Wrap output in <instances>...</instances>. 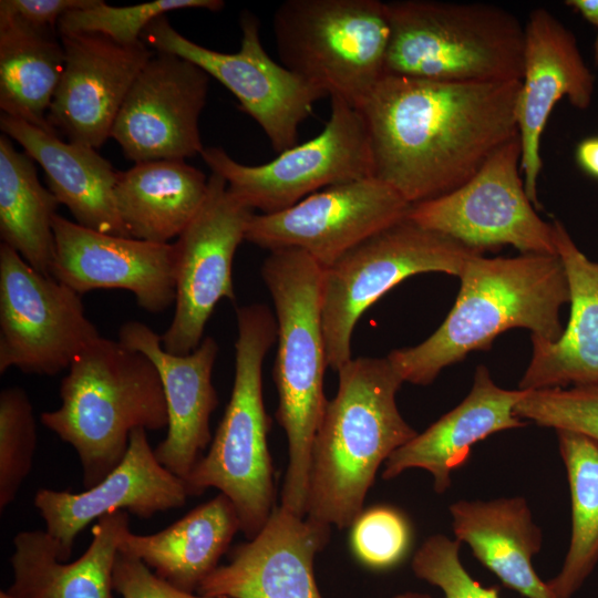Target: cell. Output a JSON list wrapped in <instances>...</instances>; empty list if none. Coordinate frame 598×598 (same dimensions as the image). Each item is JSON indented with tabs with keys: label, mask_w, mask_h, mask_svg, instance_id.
Instances as JSON below:
<instances>
[{
	"label": "cell",
	"mask_w": 598,
	"mask_h": 598,
	"mask_svg": "<svg viewBox=\"0 0 598 598\" xmlns=\"http://www.w3.org/2000/svg\"><path fill=\"white\" fill-rule=\"evenodd\" d=\"M595 76L586 64L574 33L546 9L533 10L525 24L524 69L516 105L520 141V172L536 208L543 167L540 141L550 113L567 97L581 111L592 102Z\"/></svg>",
	"instance_id": "obj_19"
},
{
	"label": "cell",
	"mask_w": 598,
	"mask_h": 598,
	"mask_svg": "<svg viewBox=\"0 0 598 598\" xmlns=\"http://www.w3.org/2000/svg\"><path fill=\"white\" fill-rule=\"evenodd\" d=\"M60 39L64 69L48 122L69 142L96 150L111 137L132 84L155 52L143 41L122 44L96 33Z\"/></svg>",
	"instance_id": "obj_17"
},
{
	"label": "cell",
	"mask_w": 598,
	"mask_h": 598,
	"mask_svg": "<svg viewBox=\"0 0 598 598\" xmlns=\"http://www.w3.org/2000/svg\"><path fill=\"white\" fill-rule=\"evenodd\" d=\"M99 0H1L0 14L16 18L29 25L56 29L68 12L89 8Z\"/></svg>",
	"instance_id": "obj_39"
},
{
	"label": "cell",
	"mask_w": 598,
	"mask_h": 598,
	"mask_svg": "<svg viewBox=\"0 0 598 598\" xmlns=\"http://www.w3.org/2000/svg\"><path fill=\"white\" fill-rule=\"evenodd\" d=\"M392 598H432V597L422 592L406 591V592L398 594L393 596Z\"/></svg>",
	"instance_id": "obj_42"
},
{
	"label": "cell",
	"mask_w": 598,
	"mask_h": 598,
	"mask_svg": "<svg viewBox=\"0 0 598 598\" xmlns=\"http://www.w3.org/2000/svg\"><path fill=\"white\" fill-rule=\"evenodd\" d=\"M514 411L523 421L598 441V384L528 391Z\"/></svg>",
	"instance_id": "obj_35"
},
{
	"label": "cell",
	"mask_w": 598,
	"mask_h": 598,
	"mask_svg": "<svg viewBox=\"0 0 598 598\" xmlns=\"http://www.w3.org/2000/svg\"><path fill=\"white\" fill-rule=\"evenodd\" d=\"M60 203L39 182L34 161L0 136V236L37 271L51 276L55 260L53 219Z\"/></svg>",
	"instance_id": "obj_31"
},
{
	"label": "cell",
	"mask_w": 598,
	"mask_h": 598,
	"mask_svg": "<svg viewBox=\"0 0 598 598\" xmlns=\"http://www.w3.org/2000/svg\"><path fill=\"white\" fill-rule=\"evenodd\" d=\"M52 277L79 295L97 289L131 291L145 311L175 303L173 244H156L83 227L60 215L53 219Z\"/></svg>",
	"instance_id": "obj_20"
},
{
	"label": "cell",
	"mask_w": 598,
	"mask_h": 598,
	"mask_svg": "<svg viewBox=\"0 0 598 598\" xmlns=\"http://www.w3.org/2000/svg\"><path fill=\"white\" fill-rule=\"evenodd\" d=\"M450 514L455 539L467 544L505 586L526 598H551L533 567L543 536L524 497L461 499Z\"/></svg>",
	"instance_id": "obj_27"
},
{
	"label": "cell",
	"mask_w": 598,
	"mask_h": 598,
	"mask_svg": "<svg viewBox=\"0 0 598 598\" xmlns=\"http://www.w3.org/2000/svg\"><path fill=\"white\" fill-rule=\"evenodd\" d=\"M37 425L32 403L20 386L0 393V511L14 501L32 470Z\"/></svg>",
	"instance_id": "obj_34"
},
{
	"label": "cell",
	"mask_w": 598,
	"mask_h": 598,
	"mask_svg": "<svg viewBox=\"0 0 598 598\" xmlns=\"http://www.w3.org/2000/svg\"><path fill=\"white\" fill-rule=\"evenodd\" d=\"M331 526L276 506L261 530L236 546L227 565L199 585L205 598H322L313 575L316 555Z\"/></svg>",
	"instance_id": "obj_21"
},
{
	"label": "cell",
	"mask_w": 598,
	"mask_h": 598,
	"mask_svg": "<svg viewBox=\"0 0 598 598\" xmlns=\"http://www.w3.org/2000/svg\"><path fill=\"white\" fill-rule=\"evenodd\" d=\"M118 341L145 354L157 369L168 426L154 453L164 467L185 480L213 440L209 422L218 405V395L212 372L218 344L214 338L206 337L193 352L172 354L163 348L161 336L141 321L123 323Z\"/></svg>",
	"instance_id": "obj_22"
},
{
	"label": "cell",
	"mask_w": 598,
	"mask_h": 598,
	"mask_svg": "<svg viewBox=\"0 0 598 598\" xmlns=\"http://www.w3.org/2000/svg\"><path fill=\"white\" fill-rule=\"evenodd\" d=\"M520 81L444 82L384 74L357 107L373 176L411 205L466 183L518 135Z\"/></svg>",
	"instance_id": "obj_1"
},
{
	"label": "cell",
	"mask_w": 598,
	"mask_h": 598,
	"mask_svg": "<svg viewBox=\"0 0 598 598\" xmlns=\"http://www.w3.org/2000/svg\"><path fill=\"white\" fill-rule=\"evenodd\" d=\"M2 132L43 168L50 192L68 207L75 223L104 234L128 237L115 202L118 178L94 148L1 113Z\"/></svg>",
	"instance_id": "obj_26"
},
{
	"label": "cell",
	"mask_w": 598,
	"mask_h": 598,
	"mask_svg": "<svg viewBox=\"0 0 598 598\" xmlns=\"http://www.w3.org/2000/svg\"><path fill=\"white\" fill-rule=\"evenodd\" d=\"M58 35L56 29L35 28L0 14L1 112L54 134L48 113L65 60Z\"/></svg>",
	"instance_id": "obj_30"
},
{
	"label": "cell",
	"mask_w": 598,
	"mask_h": 598,
	"mask_svg": "<svg viewBox=\"0 0 598 598\" xmlns=\"http://www.w3.org/2000/svg\"><path fill=\"white\" fill-rule=\"evenodd\" d=\"M351 547L357 558L374 569L390 568L406 555L411 528L405 516L390 506L362 511L351 525Z\"/></svg>",
	"instance_id": "obj_36"
},
{
	"label": "cell",
	"mask_w": 598,
	"mask_h": 598,
	"mask_svg": "<svg viewBox=\"0 0 598 598\" xmlns=\"http://www.w3.org/2000/svg\"><path fill=\"white\" fill-rule=\"evenodd\" d=\"M61 406L42 424L78 453L85 488L124 458L132 431L168 426L157 369L142 352L100 337L71 363L60 384Z\"/></svg>",
	"instance_id": "obj_5"
},
{
	"label": "cell",
	"mask_w": 598,
	"mask_h": 598,
	"mask_svg": "<svg viewBox=\"0 0 598 598\" xmlns=\"http://www.w3.org/2000/svg\"><path fill=\"white\" fill-rule=\"evenodd\" d=\"M592 58H594L595 65L598 66V32H597V35L595 38V42L592 45Z\"/></svg>",
	"instance_id": "obj_43"
},
{
	"label": "cell",
	"mask_w": 598,
	"mask_h": 598,
	"mask_svg": "<svg viewBox=\"0 0 598 598\" xmlns=\"http://www.w3.org/2000/svg\"><path fill=\"white\" fill-rule=\"evenodd\" d=\"M238 530V514L230 499L219 493L155 534L128 530L120 553L138 558L174 587L195 594L219 566Z\"/></svg>",
	"instance_id": "obj_28"
},
{
	"label": "cell",
	"mask_w": 598,
	"mask_h": 598,
	"mask_svg": "<svg viewBox=\"0 0 598 598\" xmlns=\"http://www.w3.org/2000/svg\"><path fill=\"white\" fill-rule=\"evenodd\" d=\"M254 210L234 195L218 174L208 177L206 198L173 244L175 311L161 334L163 348L177 355L193 352L221 299L235 300L234 256L245 240Z\"/></svg>",
	"instance_id": "obj_14"
},
{
	"label": "cell",
	"mask_w": 598,
	"mask_h": 598,
	"mask_svg": "<svg viewBox=\"0 0 598 598\" xmlns=\"http://www.w3.org/2000/svg\"><path fill=\"white\" fill-rule=\"evenodd\" d=\"M113 588L123 598H205L174 587L138 558L120 551L113 570Z\"/></svg>",
	"instance_id": "obj_38"
},
{
	"label": "cell",
	"mask_w": 598,
	"mask_h": 598,
	"mask_svg": "<svg viewBox=\"0 0 598 598\" xmlns=\"http://www.w3.org/2000/svg\"><path fill=\"white\" fill-rule=\"evenodd\" d=\"M276 311V417L288 442L283 508L306 517L313 439L328 400L322 331L323 268L296 248L270 250L261 267Z\"/></svg>",
	"instance_id": "obj_4"
},
{
	"label": "cell",
	"mask_w": 598,
	"mask_h": 598,
	"mask_svg": "<svg viewBox=\"0 0 598 598\" xmlns=\"http://www.w3.org/2000/svg\"><path fill=\"white\" fill-rule=\"evenodd\" d=\"M575 157L586 174L598 179V136L584 138L576 147Z\"/></svg>",
	"instance_id": "obj_40"
},
{
	"label": "cell",
	"mask_w": 598,
	"mask_h": 598,
	"mask_svg": "<svg viewBox=\"0 0 598 598\" xmlns=\"http://www.w3.org/2000/svg\"><path fill=\"white\" fill-rule=\"evenodd\" d=\"M239 22L241 42L236 53L195 43L173 28L166 14L153 20L141 39L155 51L179 55L218 80L258 123L272 150L281 153L297 145L300 124L328 94L268 55L255 13L243 11Z\"/></svg>",
	"instance_id": "obj_11"
},
{
	"label": "cell",
	"mask_w": 598,
	"mask_h": 598,
	"mask_svg": "<svg viewBox=\"0 0 598 598\" xmlns=\"http://www.w3.org/2000/svg\"><path fill=\"white\" fill-rule=\"evenodd\" d=\"M515 136L496 150L458 188L411 206L408 218L484 252L513 246L522 254L557 255L553 223L529 199Z\"/></svg>",
	"instance_id": "obj_12"
},
{
	"label": "cell",
	"mask_w": 598,
	"mask_h": 598,
	"mask_svg": "<svg viewBox=\"0 0 598 598\" xmlns=\"http://www.w3.org/2000/svg\"><path fill=\"white\" fill-rule=\"evenodd\" d=\"M208 83L209 75L195 63L155 51L132 84L111 137L135 164L200 154L199 116Z\"/></svg>",
	"instance_id": "obj_16"
},
{
	"label": "cell",
	"mask_w": 598,
	"mask_h": 598,
	"mask_svg": "<svg viewBox=\"0 0 598 598\" xmlns=\"http://www.w3.org/2000/svg\"><path fill=\"white\" fill-rule=\"evenodd\" d=\"M411 206L390 185L364 177L326 187L281 212L254 214L245 240L268 250H302L326 269L405 219Z\"/></svg>",
	"instance_id": "obj_15"
},
{
	"label": "cell",
	"mask_w": 598,
	"mask_h": 598,
	"mask_svg": "<svg viewBox=\"0 0 598 598\" xmlns=\"http://www.w3.org/2000/svg\"><path fill=\"white\" fill-rule=\"evenodd\" d=\"M235 377L229 402L209 450L184 480L188 496L217 488L233 503L240 530L252 539L276 508V486L267 444L270 429L262 395V364L276 341L269 308L236 309Z\"/></svg>",
	"instance_id": "obj_6"
},
{
	"label": "cell",
	"mask_w": 598,
	"mask_h": 598,
	"mask_svg": "<svg viewBox=\"0 0 598 598\" xmlns=\"http://www.w3.org/2000/svg\"><path fill=\"white\" fill-rule=\"evenodd\" d=\"M337 373L313 439L306 517L343 529L363 511L379 467L417 432L398 409L404 381L388 357L351 359Z\"/></svg>",
	"instance_id": "obj_3"
},
{
	"label": "cell",
	"mask_w": 598,
	"mask_h": 598,
	"mask_svg": "<svg viewBox=\"0 0 598 598\" xmlns=\"http://www.w3.org/2000/svg\"><path fill=\"white\" fill-rule=\"evenodd\" d=\"M207 189L202 171L185 161L163 159L120 172L114 193L128 237L169 244L196 216Z\"/></svg>",
	"instance_id": "obj_29"
},
{
	"label": "cell",
	"mask_w": 598,
	"mask_h": 598,
	"mask_svg": "<svg viewBox=\"0 0 598 598\" xmlns=\"http://www.w3.org/2000/svg\"><path fill=\"white\" fill-rule=\"evenodd\" d=\"M200 156L234 195L261 214L287 209L326 187L373 176L364 118L337 96H331L329 120L317 136L268 163L241 164L219 146L204 147Z\"/></svg>",
	"instance_id": "obj_10"
},
{
	"label": "cell",
	"mask_w": 598,
	"mask_h": 598,
	"mask_svg": "<svg viewBox=\"0 0 598 598\" xmlns=\"http://www.w3.org/2000/svg\"><path fill=\"white\" fill-rule=\"evenodd\" d=\"M553 226L570 313L555 342L530 336V360L518 383L526 391L598 384V261L578 248L561 221L554 219Z\"/></svg>",
	"instance_id": "obj_25"
},
{
	"label": "cell",
	"mask_w": 598,
	"mask_h": 598,
	"mask_svg": "<svg viewBox=\"0 0 598 598\" xmlns=\"http://www.w3.org/2000/svg\"><path fill=\"white\" fill-rule=\"evenodd\" d=\"M527 392L498 386L488 369L478 365L466 398L395 450L383 464L382 478L392 480L406 470L422 468L432 475L434 491L443 494L452 484V473L467 462L474 444L526 424L514 410Z\"/></svg>",
	"instance_id": "obj_23"
},
{
	"label": "cell",
	"mask_w": 598,
	"mask_h": 598,
	"mask_svg": "<svg viewBox=\"0 0 598 598\" xmlns=\"http://www.w3.org/2000/svg\"><path fill=\"white\" fill-rule=\"evenodd\" d=\"M290 71L354 107L385 74L390 22L379 0H287L272 18Z\"/></svg>",
	"instance_id": "obj_8"
},
{
	"label": "cell",
	"mask_w": 598,
	"mask_h": 598,
	"mask_svg": "<svg viewBox=\"0 0 598 598\" xmlns=\"http://www.w3.org/2000/svg\"><path fill=\"white\" fill-rule=\"evenodd\" d=\"M225 7L221 0H154L126 7H114L99 0L95 4L65 13L58 22L59 34L96 33L122 44L142 41L145 28L166 12L204 9L213 12Z\"/></svg>",
	"instance_id": "obj_33"
},
{
	"label": "cell",
	"mask_w": 598,
	"mask_h": 598,
	"mask_svg": "<svg viewBox=\"0 0 598 598\" xmlns=\"http://www.w3.org/2000/svg\"><path fill=\"white\" fill-rule=\"evenodd\" d=\"M571 498V536L560 571L547 587L551 598H571L598 563V441L558 430Z\"/></svg>",
	"instance_id": "obj_32"
},
{
	"label": "cell",
	"mask_w": 598,
	"mask_h": 598,
	"mask_svg": "<svg viewBox=\"0 0 598 598\" xmlns=\"http://www.w3.org/2000/svg\"><path fill=\"white\" fill-rule=\"evenodd\" d=\"M187 497L185 481L158 462L146 430L136 429L122 462L100 483L81 493L40 488L33 504L55 542L59 560L65 561L78 535L94 519L116 511L150 518L184 506Z\"/></svg>",
	"instance_id": "obj_18"
},
{
	"label": "cell",
	"mask_w": 598,
	"mask_h": 598,
	"mask_svg": "<svg viewBox=\"0 0 598 598\" xmlns=\"http://www.w3.org/2000/svg\"><path fill=\"white\" fill-rule=\"evenodd\" d=\"M414 575L439 587L444 598H499L497 587L473 579L460 558V542L443 534L429 537L412 559Z\"/></svg>",
	"instance_id": "obj_37"
},
{
	"label": "cell",
	"mask_w": 598,
	"mask_h": 598,
	"mask_svg": "<svg viewBox=\"0 0 598 598\" xmlns=\"http://www.w3.org/2000/svg\"><path fill=\"white\" fill-rule=\"evenodd\" d=\"M460 280L456 300L441 326L421 343L388 354L404 382L427 385L471 352L488 351L496 337L513 328L548 342L561 337L560 310L569 303V289L558 255L477 254L467 260Z\"/></svg>",
	"instance_id": "obj_2"
},
{
	"label": "cell",
	"mask_w": 598,
	"mask_h": 598,
	"mask_svg": "<svg viewBox=\"0 0 598 598\" xmlns=\"http://www.w3.org/2000/svg\"><path fill=\"white\" fill-rule=\"evenodd\" d=\"M130 514H106L92 527L87 549L74 561L59 560L47 530H21L13 538V581L0 598H113V570Z\"/></svg>",
	"instance_id": "obj_24"
},
{
	"label": "cell",
	"mask_w": 598,
	"mask_h": 598,
	"mask_svg": "<svg viewBox=\"0 0 598 598\" xmlns=\"http://www.w3.org/2000/svg\"><path fill=\"white\" fill-rule=\"evenodd\" d=\"M80 295L0 245V373L55 375L99 339Z\"/></svg>",
	"instance_id": "obj_13"
},
{
	"label": "cell",
	"mask_w": 598,
	"mask_h": 598,
	"mask_svg": "<svg viewBox=\"0 0 598 598\" xmlns=\"http://www.w3.org/2000/svg\"><path fill=\"white\" fill-rule=\"evenodd\" d=\"M565 3L578 11L586 21L598 27V0H568Z\"/></svg>",
	"instance_id": "obj_41"
},
{
	"label": "cell",
	"mask_w": 598,
	"mask_h": 598,
	"mask_svg": "<svg viewBox=\"0 0 598 598\" xmlns=\"http://www.w3.org/2000/svg\"><path fill=\"white\" fill-rule=\"evenodd\" d=\"M385 74L444 82L520 81L525 25L487 3L385 2Z\"/></svg>",
	"instance_id": "obj_7"
},
{
	"label": "cell",
	"mask_w": 598,
	"mask_h": 598,
	"mask_svg": "<svg viewBox=\"0 0 598 598\" xmlns=\"http://www.w3.org/2000/svg\"><path fill=\"white\" fill-rule=\"evenodd\" d=\"M480 250L408 217L368 238L322 278V331L328 368L338 372L351 357L354 327L363 312L406 278L426 272L458 277Z\"/></svg>",
	"instance_id": "obj_9"
}]
</instances>
